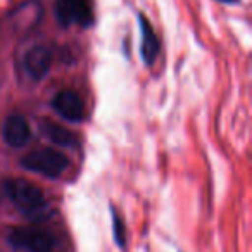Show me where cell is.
Masks as SVG:
<instances>
[{
	"label": "cell",
	"instance_id": "cell-6",
	"mask_svg": "<svg viewBox=\"0 0 252 252\" xmlns=\"http://www.w3.org/2000/svg\"><path fill=\"white\" fill-rule=\"evenodd\" d=\"M2 135H4V140L7 145H11V147H23V145L28 144L32 130H30V125L25 116L11 114L5 119Z\"/></svg>",
	"mask_w": 252,
	"mask_h": 252
},
{
	"label": "cell",
	"instance_id": "cell-11",
	"mask_svg": "<svg viewBox=\"0 0 252 252\" xmlns=\"http://www.w3.org/2000/svg\"><path fill=\"white\" fill-rule=\"evenodd\" d=\"M226 2H230V0H226Z\"/></svg>",
	"mask_w": 252,
	"mask_h": 252
},
{
	"label": "cell",
	"instance_id": "cell-3",
	"mask_svg": "<svg viewBox=\"0 0 252 252\" xmlns=\"http://www.w3.org/2000/svg\"><path fill=\"white\" fill-rule=\"evenodd\" d=\"M11 245L18 251L25 252H49L56 245V240L45 230L33 226L16 228L11 231Z\"/></svg>",
	"mask_w": 252,
	"mask_h": 252
},
{
	"label": "cell",
	"instance_id": "cell-7",
	"mask_svg": "<svg viewBox=\"0 0 252 252\" xmlns=\"http://www.w3.org/2000/svg\"><path fill=\"white\" fill-rule=\"evenodd\" d=\"M52 66V52L47 47L36 45L28 50L25 57V67L33 80H42L47 76Z\"/></svg>",
	"mask_w": 252,
	"mask_h": 252
},
{
	"label": "cell",
	"instance_id": "cell-4",
	"mask_svg": "<svg viewBox=\"0 0 252 252\" xmlns=\"http://www.w3.org/2000/svg\"><path fill=\"white\" fill-rule=\"evenodd\" d=\"M56 14L61 25L90 26L94 23V7L92 0H57Z\"/></svg>",
	"mask_w": 252,
	"mask_h": 252
},
{
	"label": "cell",
	"instance_id": "cell-5",
	"mask_svg": "<svg viewBox=\"0 0 252 252\" xmlns=\"http://www.w3.org/2000/svg\"><path fill=\"white\" fill-rule=\"evenodd\" d=\"M52 105L56 112H59L67 121H81L85 118V105L80 95L73 90H63L54 97Z\"/></svg>",
	"mask_w": 252,
	"mask_h": 252
},
{
	"label": "cell",
	"instance_id": "cell-9",
	"mask_svg": "<svg viewBox=\"0 0 252 252\" xmlns=\"http://www.w3.org/2000/svg\"><path fill=\"white\" fill-rule=\"evenodd\" d=\"M42 131L54 142V144L59 145H69L71 140H73V135L63 128V126H57L54 123H43L42 125Z\"/></svg>",
	"mask_w": 252,
	"mask_h": 252
},
{
	"label": "cell",
	"instance_id": "cell-2",
	"mask_svg": "<svg viewBox=\"0 0 252 252\" xmlns=\"http://www.w3.org/2000/svg\"><path fill=\"white\" fill-rule=\"evenodd\" d=\"M5 192L16 207L25 213H36L45 207V195L42 189L28 180H9Z\"/></svg>",
	"mask_w": 252,
	"mask_h": 252
},
{
	"label": "cell",
	"instance_id": "cell-8",
	"mask_svg": "<svg viewBox=\"0 0 252 252\" xmlns=\"http://www.w3.org/2000/svg\"><path fill=\"white\" fill-rule=\"evenodd\" d=\"M138 21H140V28H142V47H140L142 57H144V61L147 64H152L158 59V54H159V38L154 30H152V25L149 23V19L144 14L138 16Z\"/></svg>",
	"mask_w": 252,
	"mask_h": 252
},
{
	"label": "cell",
	"instance_id": "cell-1",
	"mask_svg": "<svg viewBox=\"0 0 252 252\" xmlns=\"http://www.w3.org/2000/svg\"><path fill=\"white\" fill-rule=\"evenodd\" d=\"M21 162L28 171L38 173V175H43L47 178H59L69 166V159L64 154H61L59 151H54V149L35 151L26 158H23Z\"/></svg>",
	"mask_w": 252,
	"mask_h": 252
},
{
	"label": "cell",
	"instance_id": "cell-10",
	"mask_svg": "<svg viewBox=\"0 0 252 252\" xmlns=\"http://www.w3.org/2000/svg\"><path fill=\"white\" fill-rule=\"evenodd\" d=\"M112 221H114V224H112V228H114V237H116V242H118L119 245H125V228H123L121 220H119V216L114 213V211H112Z\"/></svg>",
	"mask_w": 252,
	"mask_h": 252
}]
</instances>
